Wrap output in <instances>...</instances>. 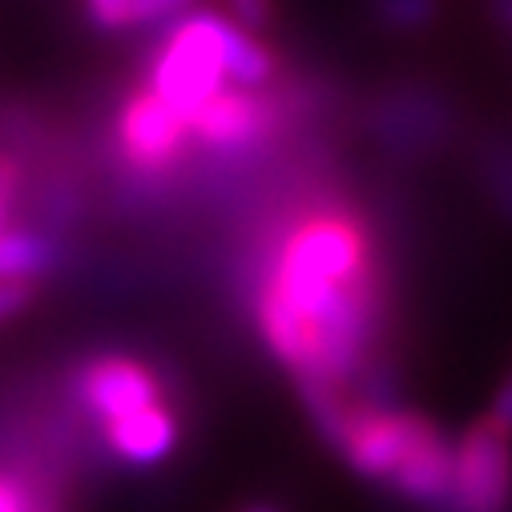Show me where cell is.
<instances>
[{"mask_svg":"<svg viewBox=\"0 0 512 512\" xmlns=\"http://www.w3.org/2000/svg\"><path fill=\"white\" fill-rule=\"evenodd\" d=\"M113 150L125 166H130V174L138 182H158V178H170L178 170V162L186 158L190 130L162 97H154L142 85L117 109Z\"/></svg>","mask_w":512,"mask_h":512,"instance_id":"cell-6","label":"cell"},{"mask_svg":"<svg viewBox=\"0 0 512 512\" xmlns=\"http://www.w3.org/2000/svg\"><path fill=\"white\" fill-rule=\"evenodd\" d=\"M371 17L388 33H424L440 17V0H371Z\"/></svg>","mask_w":512,"mask_h":512,"instance_id":"cell-14","label":"cell"},{"mask_svg":"<svg viewBox=\"0 0 512 512\" xmlns=\"http://www.w3.org/2000/svg\"><path fill=\"white\" fill-rule=\"evenodd\" d=\"M444 512H512V436L488 416L452 440V488Z\"/></svg>","mask_w":512,"mask_h":512,"instance_id":"cell-5","label":"cell"},{"mask_svg":"<svg viewBox=\"0 0 512 512\" xmlns=\"http://www.w3.org/2000/svg\"><path fill=\"white\" fill-rule=\"evenodd\" d=\"M69 400L77 416L101 432L121 416L166 400V383L154 363L125 351H105L81 359L69 371Z\"/></svg>","mask_w":512,"mask_h":512,"instance_id":"cell-4","label":"cell"},{"mask_svg":"<svg viewBox=\"0 0 512 512\" xmlns=\"http://www.w3.org/2000/svg\"><path fill=\"white\" fill-rule=\"evenodd\" d=\"M85 21L97 33H121L125 29V0H85Z\"/></svg>","mask_w":512,"mask_h":512,"instance_id":"cell-16","label":"cell"},{"mask_svg":"<svg viewBox=\"0 0 512 512\" xmlns=\"http://www.w3.org/2000/svg\"><path fill=\"white\" fill-rule=\"evenodd\" d=\"M295 379V392H299V404L315 428V436L339 452V440L347 432V420H351V396L343 388H335L331 379L323 375H291Z\"/></svg>","mask_w":512,"mask_h":512,"instance_id":"cell-12","label":"cell"},{"mask_svg":"<svg viewBox=\"0 0 512 512\" xmlns=\"http://www.w3.org/2000/svg\"><path fill=\"white\" fill-rule=\"evenodd\" d=\"M367 134L388 158L420 162L448 146L456 134V109L440 89L424 81H400L371 101Z\"/></svg>","mask_w":512,"mask_h":512,"instance_id":"cell-3","label":"cell"},{"mask_svg":"<svg viewBox=\"0 0 512 512\" xmlns=\"http://www.w3.org/2000/svg\"><path fill=\"white\" fill-rule=\"evenodd\" d=\"M69 259L65 234L45 230L37 222L25 226H0V283H41L45 275H57Z\"/></svg>","mask_w":512,"mask_h":512,"instance_id":"cell-10","label":"cell"},{"mask_svg":"<svg viewBox=\"0 0 512 512\" xmlns=\"http://www.w3.org/2000/svg\"><path fill=\"white\" fill-rule=\"evenodd\" d=\"M246 512H279V508H271V504H259V508H246Z\"/></svg>","mask_w":512,"mask_h":512,"instance_id":"cell-19","label":"cell"},{"mask_svg":"<svg viewBox=\"0 0 512 512\" xmlns=\"http://www.w3.org/2000/svg\"><path fill=\"white\" fill-rule=\"evenodd\" d=\"M226 85L222 45H218V13H186L166 33L146 61V89L162 97L182 121H190L218 89Z\"/></svg>","mask_w":512,"mask_h":512,"instance_id":"cell-2","label":"cell"},{"mask_svg":"<svg viewBox=\"0 0 512 512\" xmlns=\"http://www.w3.org/2000/svg\"><path fill=\"white\" fill-rule=\"evenodd\" d=\"M500 432H508L512 436V363L504 367V375H500V383L492 388V400H488V412H484Z\"/></svg>","mask_w":512,"mask_h":512,"instance_id":"cell-17","label":"cell"},{"mask_svg":"<svg viewBox=\"0 0 512 512\" xmlns=\"http://www.w3.org/2000/svg\"><path fill=\"white\" fill-rule=\"evenodd\" d=\"M287 121V101L275 89H238L222 85L190 121V142L218 154V158H242L259 150L279 125Z\"/></svg>","mask_w":512,"mask_h":512,"instance_id":"cell-7","label":"cell"},{"mask_svg":"<svg viewBox=\"0 0 512 512\" xmlns=\"http://www.w3.org/2000/svg\"><path fill=\"white\" fill-rule=\"evenodd\" d=\"M218 45H222V69H226L230 85H238V89H271L275 85L279 61L250 29L218 17Z\"/></svg>","mask_w":512,"mask_h":512,"instance_id":"cell-11","label":"cell"},{"mask_svg":"<svg viewBox=\"0 0 512 512\" xmlns=\"http://www.w3.org/2000/svg\"><path fill=\"white\" fill-rule=\"evenodd\" d=\"M472 170L488 206L500 214V222L512 226V134L480 138L472 150Z\"/></svg>","mask_w":512,"mask_h":512,"instance_id":"cell-13","label":"cell"},{"mask_svg":"<svg viewBox=\"0 0 512 512\" xmlns=\"http://www.w3.org/2000/svg\"><path fill=\"white\" fill-rule=\"evenodd\" d=\"M367 263H375L371 222L347 202H315L279 234L259 287L315 331L319 315Z\"/></svg>","mask_w":512,"mask_h":512,"instance_id":"cell-1","label":"cell"},{"mask_svg":"<svg viewBox=\"0 0 512 512\" xmlns=\"http://www.w3.org/2000/svg\"><path fill=\"white\" fill-rule=\"evenodd\" d=\"M101 444L121 464L154 468L166 456H174V448L182 444V420H178V412L166 400H158L150 408H138L130 416L113 420L109 428H101Z\"/></svg>","mask_w":512,"mask_h":512,"instance_id":"cell-9","label":"cell"},{"mask_svg":"<svg viewBox=\"0 0 512 512\" xmlns=\"http://www.w3.org/2000/svg\"><path fill=\"white\" fill-rule=\"evenodd\" d=\"M436 428V420H428L416 408H359L351 404V420L347 432L339 440V456L343 464L367 480V484H388L396 476V468L404 464V456Z\"/></svg>","mask_w":512,"mask_h":512,"instance_id":"cell-8","label":"cell"},{"mask_svg":"<svg viewBox=\"0 0 512 512\" xmlns=\"http://www.w3.org/2000/svg\"><path fill=\"white\" fill-rule=\"evenodd\" d=\"M198 0H125V29L166 33L174 21L194 13Z\"/></svg>","mask_w":512,"mask_h":512,"instance_id":"cell-15","label":"cell"},{"mask_svg":"<svg viewBox=\"0 0 512 512\" xmlns=\"http://www.w3.org/2000/svg\"><path fill=\"white\" fill-rule=\"evenodd\" d=\"M230 9H234V21L250 33L275 25V0H230Z\"/></svg>","mask_w":512,"mask_h":512,"instance_id":"cell-18","label":"cell"}]
</instances>
